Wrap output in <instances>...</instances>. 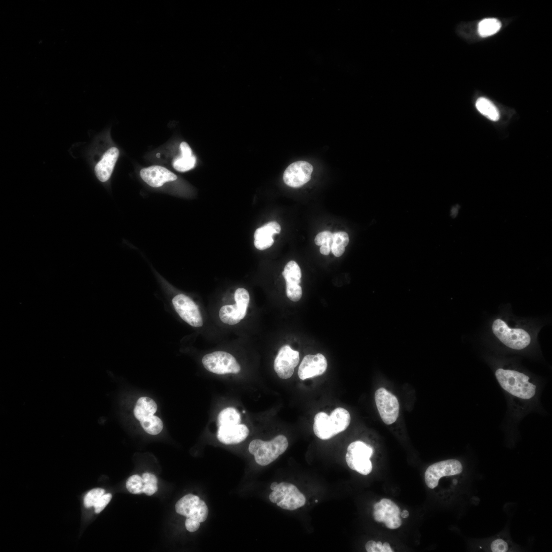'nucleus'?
<instances>
[{
  "mask_svg": "<svg viewBox=\"0 0 552 552\" xmlns=\"http://www.w3.org/2000/svg\"><path fill=\"white\" fill-rule=\"evenodd\" d=\"M332 244V240L321 245L319 249L320 253L324 255H328L331 250Z\"/></svg>",
  "mask_w": 552,
  "mask_h": 552,
  "instance_id": "e433bc0d",
  "label": "nucleus"
},
{
  "mask_svg": "<svg viewBox=\"0 0 552 552\" xmlns=\"http://www.w3.org/2000/svg\"><path fill=\"white\" fill-rule=\"evenodd\" d=\"M202 362L208 371L219 375L237 374L241 370L235 358L224 351H215L205 355Z\"/></svg>",
  "mask_w": 552,
  "mask_h": 552,
  "instance_id": "6e6552de",
  "label": "nucleus"
},
{
  "mask_svg": "<svg viewBox=\"0 0 552 552\" xmlns=\"http://www.w3.org/2000/svg\"><path fill=\"white\" fill-rule=\"evenodd\" d=\"M495 375L500 386L512 396L524 401H530L535 396L536 385L524 373L499 368Z\"/></svg>",
  "mask_w": 552,
  "mask_h": 552,
  "instance_id": "f257e3e1",
  "label": "nucleus"
},
{
  "mask_svg": "<svg viewBox=\"0 0 552 552\" xmlns=\"http://www.w3.org/2000/svg\"><path fill=\"white\" fill-rule=\"evenodd\" d=\"M119 155V151L116 147L107 150L101 159L96 164L95 172L98 179L106 181L110 178Z\"/></svg>",
  "mask_w": 552,
  "mask_h": 552,
  "instance_id": "4be33fe9",
  "label": "nucleus"
},
{
  "mask_svg": "<svg viewBox=\"0 0 552 552\" xmlns=\"http://www.w3.org/2000/svg\"><path fill=\"white\" fill-rule=\"evenodd\" d=\"M326 357L320 353L307 355L303 359L298 370V376L305 380L323 374L327 367Z\"/></svg>",
  "mask_w": 552,
  "mask_h": 552,
  "instance_id": "a211bd4d",
  "label": "nucleus"
},
{
  "mask_svg": "<svg viewBox=\"0 0 552 552\" xmlns=\"http://www.w3.org/2000/svg\"><path fill=\"white\" fill-rule=\"evenodd\" d=\"M299 360V352L292 350L289 345H284L281 348L275 358L274 370L280 378H289Z\"/></svg>",
  "mask_w": 552,
  "mask_h": 552,
  "instance_id": "2eb2a0df",
  "label": "nucleus"
},
{
  "mask_svg": "<svg viewBox=\"0 0 552 552\" xmlns=\"http://www.w3.org/2000/svg\"><path fill=\"white\" fill-rule=\"evenodd\" d=\"M490 548L493 552H506L509 549V544L505 540L497 538L491 542Z\"/></svg>",
  "mask_w": 552,
  "mask_h": 552,
  "instance_id": "c756f323",
  "label": "nucleus"
},
{
  "mask_svg": "<svg viewBox=\"0 0 552 552\" xmlns=\"http://www.w3.org/2000/svg\"><path fill=\"white\" fill-rule=\"evenodd\" d=\"M349 242L348 234L344 232H337L333 234L331 251L336 257L341 256L345 251V247Z\"/></svg>",
  "mask_w": 552,
  "mask_h": 552,
  "instance_id": "bb28decb",
  "label": "nucleus"
},
{
  "mask_svg": "<svg viewBox=\"0 0 552 552\" xmlns=\"http://www.w3.org/2000/svg\"><path fill=\"white\" fill-rule=\"evenodd\" d=\"M365 547L367 552H380V550L377 546V542L373 540L367 542Z\"/></svg>",
  "mask_w": 552,
  "mask_h": 552,
  "instance_id": "c9c22d12",
  "label": "nucleus"
},
{
  "mask_svg": "<svg viewBox=\"0 0 552 552\" xmlns=\"http://www.w3.org/2000/svg\"><path fill=\"white\" fill-rule=\"evenodd\" d=\"M111 498L110 493H105L102 495L94 506L95 513L98 514L101 512L110 502Z\"/></svg>",
  "mask_w": 552,
  "mask_h": 552,
  "instance_id": "7c9ffc66",
  "label": "nucleus"
},
{
  "mask_svg": "<svg viewBox=\"0 0 552 552\" xmlns=\"http://www.w3.org/2000/svg\"><path fill=\"white\" fill-rule=\"evenodd\" d=\"M393 550L391 548L390 545L387 542H384L382 546L381 552H393Z\"/></svg>",
  "mask_w": 552,
  "mask_h": 552,
  "instance_id": "4c0bfd02",
  "label": "nucleus"
},
{
  "mask_svg": "<svg viewBox=\"0 0 552 552\" xmlns=\"http://www.w3.org/2000/svg\"><path fill=\"white\" fill-rule=\"evenodd\" d=\"M278 482H273L270 485V489L273 490L274 488L278 485Z\"/></svg>",
  "mask_w": 552,
  "mask_h": 552,
  "instance_id": "ea45409f",
  "label": "nucleus"
},
{
  "mask_svg": "<svg viewBox=\"0 0 552 552\" xmlns=\"http://www.w3.org/2000/svg\"><path fill=\"white\" fill-rule=\"evenodd\" d=\"M375 403L382 421L390 425L397 419L399 413V404L397 398L385 388L381 387L375 394Z\"/></svg>",
  "mask_w": 552,
  "mask_h": 552,
  "instance_id": "f8f14e48",
  "label": "nucleus"
},
{
  "mask_svg": "<svg viewBox=\"0 0 552 552\" xmlns=\"http://www.w3.org/2000/svg\"><path fill=\"white\" fill-rule=\"evenodd\" d=\"M105 494L102 488H95L89 491L84 498V504L86 508L94 507L99 498Z\"/></svg>",
  "mask_w": 552,
  "mask_h": 552,
  "instance_id": "c85d7f7f",
  "label": "nucleus"
},
{
  "mask_svg": "<svg viewBox=\"0 0 552 552\" xmlns=\"http://www.w3.org/2000/svg\"><path fill=\"white\" fill-rule=\"evenodd\" d=\"M401 516L403 518H407L409 516V512L408 511L404 510L400 514Z\"/></svg>",
  "mask_w": 552,
  "mask_h": 552,
  "instance_id": "58836bf2",
  "label": "nucleus"
},
{
  "mask_svg": "<svg viewBox=\"0 0 552 552\" xmlns=\"http://www.w3.org/2000/svg\"><path fill=\"white\" fill-rule=\"evenodd\" d=\"M156 156H159V153H157V154L156 155Z\"/></svg>",
  "mask_w": 552,
  "mask_h": 552,
  "instance_id": "79ce46f5",
  "label": "nucleus"
},
{
  "mask_svg": "<svg viewBox=\"0 0 552 552\" xmlns=\"http://www.w3.org/2000/svg\"><path fill=\"white\" fill-rule=\"evenodd\" d=\"M373 452V448L363 442L357 441L351 443L348 447L346 455L348 466L361 474H370L372 470L370 458Z\"/></svg>",
  "mask_w": 552,
  "mask_h": 552,
  "instance_id": "423d86ee",
  "label": "nucleus"
},
{
  "mask_svg": "<svg viewBox=\"0 0 552 552\" xmlns=\"http://www.w3.org/2000/svg\"><path fill=\"white\" fill-rule=\"evenodd\" d=\"M142 477L144 484L150 482L157 484V479L156 476L152 473L145 472L143 474Z\"/></svg>",
  "mask_w": 552,
  "mask_h": 552,
  "instance_id": "f704fd0d",
  "label": "nucleus"
},
{
  "mask_svg": "<svg viewBox=\"0 0 552 552\" xmlns=\"http://www.w3.org/2000/svg\"><path fill=\"white\" fill-rule=\"evenodd\" d=\"M282 275L286 281V292L288 298L293 302L298 301L302 296V289L299 285L302 277L301 270L294 261L285 265Z\"/></svg>",
  "mask_w": 552,
  "mask_h": 552,
  "instance_id": "f3484780",
  "label": "nucleus"
},
{
  "mask_svg": "<svg viewBox=\"0 0 552 552\" xmlns=\"http://www.w3.org/2000/svg\"><path fill=\"white\" fill-rule=\"evenodd\" d=\"M313 166L306 161H297L290 164L285 170L283 180L292 188L300 187L308 182L311 177Z\"/></svg>",
  "mask_w": 552,
  "mask_h": 552,
  "instance_id": "dca6fc26",
  "label": "nucleus"
},
{
  "mask_svg": "<svg viewBox=\"0 0 552 552\" xmlns=\"http://www.w3.org/2000/svg\"><path fill=\"white\" fill-rule=\"evenodd\" d=\"M269 494L271 502L277 503L283 509L292 511L304 505L306 497L293 484L282 482Z\"/></svg>",
  "mask_w": 552,
  "mask_h": 552,
  "instance_id": "39448f33",
  "label": "nucleus"
},
{
  "mask_svg": "<svg viewBox=\"0 0 552 552\" xmlns=\"http://www.w3.org/2000/svg\"><path fill=\"white\" fill-rule=\"evenodd\" d=\"M476 107L482 114L491 121H497L499 118V111L496 107L486 98H478L476 102Z\"/></svg>",
  "mask_w": 552,
  "mask_h": 552,
  "instance_id": "b1692460",
  "label": "nucleus"
},
{
  "mask_svg": "<svg viewBox=\"0 0 552 552\" xmlns=\"http://www.w3.org/2000/svg\"><path fill=\"white\" fill-rule=\"evenodd\" d=\"M350 421V413L342 407L335 408L330 416L319 412L314 418L313 431L320 439L328 440L346 430Z\"/></svg>",
  "mask_w": 552,
  "mask_h": 552,
  "instance_id": "f03ea898",
  "label": "nucleus"
},
{
  "mask_svg": "<svg viewBox=\"0 0 552 552\" xmlns=\"http://www.w3.org/2000/svg\"><path fill=\"white\" fill-rule=\"evenodd\" d=\"M248 434L249 430L245 425L229 424L218 426L217 437L224 444L233 445L245 440Z\"/></svg>",
  "mask_w": 552,
  "mask_h": 552,
  "instance_id": "aec40b11",
  "label": "nucleus"
},
{
  "mask_svg": "<svg viewBox=\"0 0 552 552\" xmlns=\"http://www.w3.org/2000/svg\"><path fill=\"white\" fill-rule=\"evenodd\" d=\"M463 468L461 463L455 459H450L435 463L429 466L425 472V481L430 489H434L444 476L460 474Z\"/></svg>",
  "mask_w": 552,
  "mask_h": 552,
  "instance_id": "9d476101",
  "label": "nucleus"
},
{
  "mask_svg": "<svg viewBox=\"0 0 552 552\" xmlns=\"http://www.w3.org/2000/svg\"><path fill=\"white\" fill-rule=\"evenodd\" d=\"M179 148L181 155L173 158L172 162V166L178 171H188L195 167L196 157L193 155L192 149L186 142H181Z\"/></svg>",
  "mask_w": 552,
  "mask_h": 552,
  "instance_id": "5701e85b",
  "label": "nucleus"
},
{
  "mask_svg": "<svg viewBox=\"0 0 552 552\" xmlns=\"http://www.w3.org/2000/svg\"><path fill=\"white\" fill-rule=\"evenodd\" d=\"M315 502L316 503H317V502H318V500H315Z\"/></svg>",
  "mask_w": 552,
  "mask_h": 552,
  "instance_id": "37998d69",
  "label": "nucleus"
},
{
  "mask_svg": "<svg viewBox=\"0 0 552 552\" xmlns=\"http://www.w3.org/2000/svg\"><path fill=\"white\" fill-rule=\"evenodd\" d=\"M144 482L142 477L135 474L130 476L126 482L128 491L133 494H140L143 492Z\"/></svg>",
  "mask_w": 552,
  "mask_h": 552,
  "instance_id": "cd10ccee",
  "label": "nucleus"
},
{
  "mask_svg": "<svg viewBox=\"0 0 552 552\" xmlns=\"http://www.w3.org/2000/svg\"><path fill=\"white\" fill-rule=\"evenodd\" d=\"M241 415L237 409L232 407L224 408L218 415V426L229 424H240Z\"/></svg>",
  "mask_w": 552,
  "mask_h": 552,
  "instance_id": "a878e982",
  "label": "nucleus"
},
{
  "mask_svg": "<svg viewBox=\"0 0 552 552\" xmlns=\"http://www.w3.org/2000/svg\"><path fill=\"white\" fill-rule=\"evenodd\" d=\"M288 446L286 437L280 434L269 441L260 439L252 440L249 445L248 451L254 455L258 464L264 466L275 461L286 450Z\"/></svg>",
  "mask_w": 552,
  "mask_h": 552,
  "instance_id": "7ed1b4c3",
  "label": "nucleus"
},
{
  "mask_svg": "<svg viewBox=\"0 0 552 552\" xmlns=\"http://www.w3.org/2000/svg\"><path fill=\"white\" fill-rule=\"evenodd\" d=\"M142 179L152 187H159L165 182L174 181L177 176L170 170L160 166H152L142 169L140 172Z\"/></svg>",
  "mask_w": 552,
  "mask_h": 552,
  "instance_id": "6ab92c4d",
  "label": "nucleus"
},
{
  "mask_svg": "<svg viewBox=\"0 0 552 552\" xmlns=\"http://www.w3.org/2000/svg\"><path fill=\"white\" fill-rule=\"evenodd\" d=\"M333 234L330 231H324L318 233L315 238L314 242L317 245H322L324 243L332 240Z\"/></svg>",
  "mask_w": 552,
  "mask_h": 552,
  "instance_id": "2f4dec72",
  "label": "nucleus"
},
{
  "mask_svg": "<svg viewBox=\"0 0 552 552\" xmlns=\"http://www.w3.org/2000/svg\"><path fill=\"white\" fill-rule=\"evenodd\" d=\"M382 546V544L381 542L378 541V542H377V546L380 550V552L381 551Z\"/></svg>",
  "mask_w": 552,
  "mask_h": 552,
  "instance_id": "a19ab883",
  "label": "nucleus"
},
{
  "mask_svg": "<svg viewBox=\"0 0 552 552\" xmlns=\"http://www.w3.org/2000/svg\"><path fill=\"white\" fill-rule=\"evenodd\" d=\"M200 522L190 518H187L185 521L186 529L190 532L196 531L200 526Z\"/></svg>",
  "mask_w": 552,
  "mask_h": 552,
  "instance_id": "473e14b6",
  "label": "nucleus"
},
{
  "mask_svg": "<svg viewBox=\"0 0 552 552\" xmlns=\"http://www.w3.org/2000/svg\"><path fill=\"white\" fill-rule=\"evenodd\" d=\"M492 329L495 335L510 348L521 350L530 343L531 337L526 331L522 329H511L501 319L494 321Z\"/></svg>",
  "mask_w": 552,
  "mask_h": 552,
  "instance_id": "0eeeda50",
  "label": "nucleus"
},
{
  "mask_svg": "<svg viewBox=\"0 0 552 552\" xmlns=\"http://www.w3.org/2000/svg\"><path fill=\"white\" fill-rule=\"evenodd\" d=\"M175 511L179 515L198 521L204 522L207 518L209 510L203 500L196 495L188 494L176 502Z\"/></svg>",
  "mask_w": 552,
  "mask_h": 552,
  "instance_id": "9b49d317",
  "label": "nucleus"
},
{
  "mask_svg": "<svg viewBox=\"0 0 552 552\" xmlns=\"http://www.w3.org/2000/svg\"><path fill=\"white\" fill-rule=\"evenodd\" d=\"M157 484L145 483L143 488V492L148 496H151L155 493L158 489Z\"/></svg>",
  "mask_w": 552,
  "mask_h": 552,
  "instance_id": "72a5a7b5",
  "label": "nucleus"
},
{
  "mask_svg": "<svg viewBox=\"0 0 552 552\" xmlns=\"http://www.w3.org/2000/svg\"><path fill=\"white\" fill-rule=\"evenodd\" d=\"M500 21L494 18H485L480 21L478 25V33L483 37L492 35L500 29Z\"/></svg>",
  "mask_w": 552,
  "mask_h": 552,
  "instance_id": "393cba45",
  "label": "nucleus"
},
{
  "mask_svg": "<svg viewBox=\"0 0 552 552\" xmlns=\"http://www.w3.org/2000/svg\"><path fill=\"white\" fill-rule=\"evenodd\" d=\"M174 308L185 321L194 327H200L203 320L198 307L189 296L179 294L172 299Z\"/></svg>",
  "mask_w": 552,
  "mask_h": 552,
  "instance_id": "4468645a",
  "label": "nucleus"
},
{
  "mask_svg": "<svg viewBox=\"0 0 552 552\" xmlns=\"http://www.w3.org/2000/svg\"><path fill=\"white\" fill-rule=\"evenodd\" d=\"M281 231L280 224L275 221L269 222L258 228L254 233V245L259 250L269 248L274 243L273 236Z\"/></svg>",
  "mask_w": 552,
  "mask_h": 552,
  "instance_id": "412c9836",
  "label": "nucleus"
},
{
  "mask_svg": "<svg viewBox=\"0 0 552 552\" xmlns=\"http://www.w3.org/2000/svg\"><path fill=\"white\" fill-rule=\"evenodd\" d=\"M399 508L391 500L382 499L374 505L373 516L375 520L383 522L389 529H396L402 524Z\"/></svg>",
  "mask_w": 552,
  "mask_h": 552,
  "instance_id": "ddd939ff",
  "label": "nucleus"
},
{
  "mask_svg": "<svg viewBox=\"0 0 552 552\" xmlns=\"http://www.w3.org/2000/svg\"><path fill=\"white\" fill-rule=\"evenodd\" d=\"M157 408V404L152 399L142 397L137 401L133 410L135 418L140 422L144 430L151 435L158 434L163 428L160 419L154 415Z\"/></svg>",
  "mask_w": 552,
  "mask_h": 552,
  "instance_id": "20e7f679",
  "label": "nucleus"
},
{
  "mask_svg": "<svg viewBox=\"0 0 552 552\" xmlns=\"http://www.w3.org/2000/svg\"><path fill=\"white\" fill-rule=\"evenodd\" d=\"M234 298L235 304L222 306L219 313L220 320L230 325L238 324L245 316L250 300L248 292L243 288L235 291Z\"/></svg>",
  "mask_w": 552,
  "mask_h": 552,
  "instance_id": "1a4fd4ad",
  "label": "nucleus"
}]
</instances>
